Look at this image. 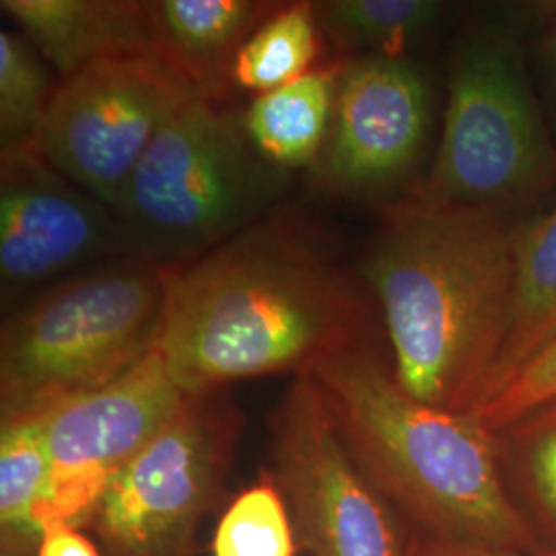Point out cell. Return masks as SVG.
Listing matches in <instances>:
<instances>
[{
    "label": "cell",
    "instance_id": "d4e9b609",
    "mask_svg": "<svg viewBox=\"0 0 556 556\" xmlns=\"http://www.w3.org/2000/svg\"><path fill=\"white\" fill-rule=\"evenodd\" d=\"M417 556H526L514 553H497V551H482V548H464V546H445V544H431V542H417Z\"/></svg>",
    "mask_w": 556,
    "mask_h": 556
},
{
    "label": "cell",
    "instance_id": "ba28073f",
    "mask_svg": "<svg viewBox=\"0 0 556 556\" xmlns=\"http://www.w3.org/2000/svg\"><path fill=\"white\" fill-rule=\"evenodd\" d=\"M197 98L194 85L161 56L98 60L60 80L31 142L64 178L114 213L149 144Z\"/></svg>",
    "mask_w": 556,
    "mask_h": 556
},
{
    "label": "cell",
    "instance_id": "2e32d148",
    "mask_svg": "<svg viewBox=\"0 0 556 556\" xmlns=\"http://www.w3.org/2000/svg\"><path fill=\"white\" fill-rule=\"evenodd\" d=\"M556 332V206L526 219L517 248L516 293L509 334L478 406ZM477 406V408H478Z\"/></svg>",
    "mask_w": 556,
    "mask_h": 556
},
{
    "label": "cell",
    "instance_id": "484cf974",
    "mask_svg": "<svg viewBox=\"0 0 556 556\" xmlns=\"http://www.w3.org/2000/svg\"><path fill=\"white\" fill-rule=\"evenodd\" d=\"M544 48H546V59L551 64V73H553V79H555L556 87V17L546 34V40H544Z\"/></svg>",
    "mask_w": 556,
    "mask_h": 556
},
{
    "label": "cell",
    "instance_id": "9c48e42d",
    "mask_svg": "<svg viewBox=\"0 0 556 556\" xmlns=\"http://www.w3.org/2000/svg\"><path fill=\"white\" fill-rule=\"evenodd\" d=\"M273 480L307 556H417V540L338 435L316 383L295 376L270 417Z\"/></svg>",
    "mask_w": 556,
    "mask_h": 556
},
{
    "label": "cell",
    "instance_id": "5bb4252c",
    "mask_svg": "<svg viewBox=\"0 0 556 556\" xmlns=\"http://www.w3.org/2000/svg\"><path fill=\"white\" fill-rule=\"evenodd\" d=\"M275 11L252 0H160L151 2L161 59L215 101L233 73L243 41Z\"/></svg>",
    "mask_w": 556,
    "mask_h": 556
},
{
    "label": "cell",
    "instance_id": "3957f363",
    "mask_svg": "<svg viewBox=\"0 0 556 556\" xmlns=\"http://www.w3.org/2000/svg\"><path fill=\"white\" fill-rule=\"evenodd\" d=\"M307 376L346 450L417 542L540 553L509 491L497 433L472 413L410 396L369 338L321 358Z\"/></svg>",
    "mask_w": 556,
    "mask_h": 556
},
{
    "label": "cell",
    "instance_id": "6da1fadb",
    "mask_svg": "<svg viewBox=\"0 0 556 556\" xmlns=\"http://www.w3.org/2000/svg\"><path fill=\"white\" fill-rule=\"evenodd\" d=\"M361 340L367 312L353 282L318 239L291 223H256L167 268L155 349L184 394L285 371L301 376Z\"/></svg>",
    "mask_w": 556,
    "mask_h": 556
},
{
    "label": "cell",
    "instance_id": "7a4b0ae2",
    "mask_svg": "<svg viewBox=\"0 0 556 556\" xmlns=\"http://www.w3.org/2000/svg\"><path fill=\"white\" fill-rule=\"evenodd\" d=\"M526 217L497 208H386L363 275L383 312L392 374L420 402L472 413L509 334Z\"/></svg>",
    "mask_w": 556,
    "mask_h": 556
},
{
    "label": "cell",
    "instance_id": "4316f807",
    "mask_svg": "<svg viewBox=\"0 0 556 556\" xmlns=\"http://www.w3.org/2000/svg\"><path fill=\"white\" fill-rule=\"evenodd\" d=\"M534 556H556V548H544V551H540V553Z\"/></svg>",
    "mask_w": 556,
    "mask_h": 556
},
{
    "label": "cell",
    "instance_id": "9a60e30c",
    "mask_svg": "<svg viewBox=\"0 0 556 556\" xmlns=\"http://www.w3.org/2000/svg\"><path fill=\"white\" fill-rule=\"evenodd\" d=\"M338 71L340 66L309 71L250 103L243 122L264 160L285 172L318 163L332 119Z\"/></svg>",
    "mask_w": 556,
    "mask_h": 556
},
{
    "label": "cell",
    "instance_id": "d6986e66",
    "mask_svg": "<svg viewBox=\"0 0 556 556\" xmlns=\"http://www.w3.org/2000/svg\"><path fill=\"white\" fill-rule=\"evenodd\" d=\"M52 464L31 415L0 425V555L36 556L34 511L46 495Z\"/></svg>",
    "mask_w": 556,
    "mask_h": 556
},
{
    "label": "cell",
    "instance_id": "4fadbf2b",
    "mask_svg": "<svg viewBox=\"0 0 556 556\" xmlns=\"http://www.w3.org/2000/svg\"><path fill=\"white\" fill-rule=\"evenodd\" d=\"M60 80L112 56H161L151 2L137 0H2Z\"/></svg>",
    "mask_w": 556,
    "mask_h": 556
},
{
    "label": "cell",
    "instance_id": "7c38bea8",
    "mask_svg": "<svg viewBox=\"0 0 556 556\" xmlns=\"http://www.w3.org/2000/svg\"><path fill=\"white\" fill-rule=\"evenodd\" d=\"M0 278L13 293L124 245L112 208L64 178L34 142L2 149Z\"/></svg>",
    "mask_w": 556,
    "mask_h": 556
},
{
    "label": "cell",
    "instance_id": "ffe728a7",
    "mask_svg": "<svg viewBox=\"0 0 556 556\" xmlns=\"http://www.w3.org/2000/svg\"><path fill=\"white\" fill-rule=\"evenodd\" d=\"M318 17L312 2L275 11L243 41L231 79L239 87L268 93L309 73L318 54Z\"/></svg>",
    "mask_w": 556,
    "mask_h": 556
},
{
    "label": "cell",
    "instance_id": "5b68a950",
    "mask_svg": "<svg viewBox=\"0 0 556 556\" xmlns=\"http://www.w3.org/2000/svg\"><path fill=\"white\" fill-rule=\"evenodd\" d=\"M167 268L147 262L68 278L2 324L0 418L34 415L119 378L160 340Z\"/></svg>",
    "mask_w": 556,
    "mask_h": 556
},
{
    "label": "cell",
    "instance_id": "7402d4cb",
    "mask_svg": "<svg viewBox=\"0 0 556 556\" xmlns=\"http://www.w3.org/2000/svg\"><path fill=\"white\" fill-rule=\"evenodd\" d=\"M56 87L38 48L11 29H0V144L31 142Z\"/></svg>",
    "mask_w": 556,
    "mask_h": 556
},
{
    "label": "cell",
    "instance_id": "44dd1931",
    "mask_svg": "<svg viewBox=\"0 0 556 556\" xmlns=\"http://www.w3.org/2000/svg\"><path fill=\"white\" fill-rule=\"evenodd\" d=\"M298 548L293 519L273 477L241 491L213 536V556H295Z\"/></svg>",
    "mask_w": 556,
    "mask_h": 556
},
{
    "label": "cell",
    "instance_id": "30bf717a",
    "mask_svg": "<svg viewBox=\"0 0 556 556\" xmlns=\"http://www.w3.org/2000/svg\"><path fill=\"white\" fill-rule=\"evenodd\" d=\"M186 396L153 349L110 383L34 413L52 464L50 486L34 511L40 536L50 523L87 521L112 478L160 433Z\"/></svg>",
    "mask_w": 556,
    "mask_h": 556
},
{
    "label": "cell",
    "instance_id": "277c9868",
    "mask_svg": "<svg viewBox=\"0 0 556 556\" xmlns=\"http://www.w3.org/2000/svg\"><path fill=\"white\" fill-rule=\"evenodd\" d=\"M248 137L243 114L197 98L160 130L114 215L140 262L176 268L256 225L282 174Z\"/></svg>",
    "mask_w": 556,
    "mask_h": 556
},
{
    "label": "cell",
    "instance_id": "52a82bcc",
    "mask_svg": "<svg viewBox=\"0 0 556 556\" xmlns=\"http://www.w3.org/2000/svg\"><path fill=\"white\" fill-rule=\"evenodd\" d=\"M241 417L219 390L188 394L178 413L108 484L87 519L103 556H194L217 503Z\"/></svg>",
    "mask_w": 556,
    "mask_h": 556
},
{
    "label": "cell",
    "instance_id": "8992f818",
    "mask_svg": "<svg viewBox=\"0 0 556 556\" xmlns=\"http://www.w3.org/2000/svg\"><path fill=\"white\" fill-rule=\"evenodd\" d=\"M556 186V147L521 43L480 27L456 46L438 155L410 199L429 206L521 213Z\"/></svg>",
    "mask_w": 556,
    "mask_h": 556
},
{
    "label": "cell",
    "instance_id": "e0dca14e",
    "mask_svg": "<svg viewBox=\"0 0 556 556\" xmlns=\"http://www.w3.org/2000/svg\"><path fill=\"white\" fill-rule=\"evenodd\" d=\"M319 29L338 50L361 56H406L445 17L439 0H328L314 4Z\"/></svg>",
    "mask_w": 556,
    "mask_h": 556
},
{
    "label": "cell",
    "instance_id": "ac0fdd59",
    "mask_svg": "<svg viewBox=\"0 0 556 556\" xmlns=\"http://www.w3.org/2000/svg\"><path fill=\"white\" fill-rule=\"evenodd\" d=\"M509 491L540 542L556 548V400L497 431Z\"/></svg>",
    "mask_w": 556,
    "mask_h": 556
},
{
    "label": "cell",
    "instance_id": "8fae6325",
    "mask_svg": "<svg viewBox=\"0 0 556 556\" xmlns=\"http://www.w3.org/2000/svg\"><path fill=\"white\" fill-rule=\"evenodd\" d=\"M429 130V87L415 62L406 56L349 60L338 71L319 172L340 194H386L417 169Z\"/></svg>",
    "mask_w": 556,
    "mask_h": 556
},
{
    "label": "cell",
    "instance_id": "cb8c5ba5",
    "mask_svg": "<svg viewBox=\"0 0 556 556\" xmlns=\"http://www.w3.org/2000/svg\"><path fill=\"white\" fill-rule=\"evenodd\" d=\"M36 556H103L100 544L73 523H50L41 530Z\"/></svg>",
    "mask_w": 556,
    "mask_h": 556
},
{
    "label": "cell",
    "instance_id": "603a6c76",
    "mask_svg": "<svg viewBox=\"0 0 556 556\" xmlns=\"http://www.w3.org/2000/svg\"><path fill=\"white\" fill-rule=\"evenodd\" d=\"M556 400V332L472 415L493 433Z\"/></svg>",
    "mask_w": 556,
    "mask_h": 556
}]
</instances>
